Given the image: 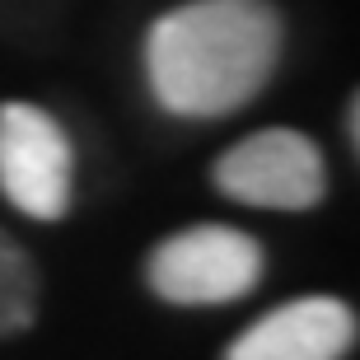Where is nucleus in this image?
Instances as JSON below:
<instances>
[{
	"instance_id": "7",
	"label": "nucleus",
	"mask_w": 360,
	"mask_h": 360,
	"mask_svg": "<svg viewBox=\"0 0 360 360\" xmlns=\"http://www.w3.org/2000/svg\"><path fill=\"white\" fill-rule=\"evenodd\" d=\"M347 146L360 150V94L347 98Z\"/></svg>"
},
{
	"instance_id": "1",
	"label": "nucleus",
	"mask_w": 360,
	"mask_h": 360,
	"mask_svg": "<svg viewBox=\"0 0 360 360\" xmlns=\"http://www.w3.org/2000/svg\"><path fill=\"white\" fill-rule=\"evenodd\" d=\"M285 24L271 0H183L146 28V80L169 117H229L271 84Z\"/></svg>"
},
{
	"instance_id": "4",
	"label": "nucleus",
	"mask_w": 360,
	"mask_h": 360,
	"mask_svg": "<svg viewBox=\"0 0 360 360\" xmlns=\"http://www.w3.org/2000/svg\"><path fill=\"white\" fill-rule=\"evenodd\" d=\"M0 192L28 220H66L75 201V150L38 103H0Z\"/></svg>"
},
{
	"instance_id": "3",
	"label": "nucleus",
	"mask_w": 360,
	"mask_h": 360,
	"mask_svg": "<svg viewBox=\"0 0 360 360\" xmlns=\"http://www.w3.org/2000/svg\"><path fill=\"white\" fill-rule=\"evenodd\" d=\"M211 183L220 197L257 211H314L328 197V160L295 127H262L215 160Z\"/></svg>"
},
{
	"instance_id": "2",
	"label": "nucleus",
	"mask_w": 360,
	"mask_h": 360,
	"mask_svg": "<svg viewBox=\"0 0 360 360\" xmlns=\"http://www.w3.org/2000/svg\"><path fill=\"white\" fill-rule=\"evenodd\" d=\"M262 271H267L262 243L234 225H187L160 239L146 257L150 295L178 309L234 304L257 290Z\"/></svg>"
},
{
	"instance_id": "5",
	"label": "nucleus",
	"mask_w": 360,
	"mask_h": 360,
	"mask_svg": "<svg viewBox=\"0 0 360 360\" xmlns=\"http://www.w3.org/2000/svg\"><path fill=\"white\" fill-rule=\"evenodd\" d=\"M351 347L356 309L333 295H304L248 323L220 360H342Z\"/></svg>"
},
{
	"instance_id": "6",
	"label": "nucleus",
	"mask_w": 360,
	"mask_h": 360,
	"mask_svg": "<svg viewBox=\"0 0 360 360\" xmlns=\"http://www.w3.org/2000/svg\"><path fill=\"white\" fill-rule=\"evenodd\" d=\"M42 304V271L14 234L0 229V337H19L33 328Z\"/></svg>"
}]
</instances>
